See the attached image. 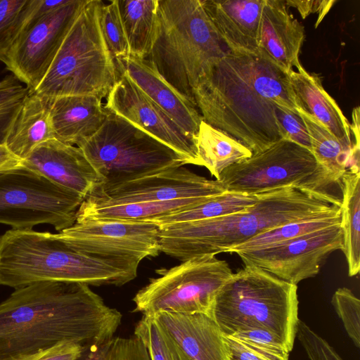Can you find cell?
Listing matches in <instances>:
<instances>
[{
  "label": "cell",
  "instance_id": "1",
  "mask_svg": "<svg viewBox=\"0 0 360 360\" xmlns=\"http://www.w3.org/2000/svg\"><path fill=\"white\" fill-rule=\"evenodd\" d=\"M122 315L89 285L42 281L0 302V360H25L63 342L88 349L112 337Z\"/></svg>",
  "mask_w": 360,
  "mask_h": 360
},
{
  "label": "cell",
  "instance_id": "2",
  "mask_svg": "<svg viewBox=\"0 0 360 360\" xmlns=\"http://www.w3.org/2000/svg\"><path fill=\"white\" fill-rule=\"evenodd\" d=\"M193 96L203 121L252 154L283 139L276 104L300 108L288 74L260 52L229 51L200 78Z\"/></svg>",
  "mask_w": 360,
  "mask_h": 360
},
{
  "label": "cell",
  "instance_id": "3",
  "mask_svg": "<svg viewBox=\"0 0 360 360\" xmlns=\"http://www.w3.org/2000/svg\"><path fill=\"white\" fill-rule=\"evenodd\" d=\"M340 205L341 199L325 190L290 186L269 191L236 213L158 225L160 251L181 262L215 256L266 231Z\"/></svg>",
  "mask_w": 360,
  "mask_h": 360
},
{
  "label": "cell",
  "instance_id": "4",
  "mask_svg": "<svg viewBox=\"0 0 360 360\" xmlns=\"http://www.w3.org/2000/svg\"><path fill=\"white\" fill-rule=\"evenodd\" d=\"M136 275L75 250L58 233L11 229L0 236V285L17 289L58 281L121 286Z\"/></svg>",
  "mask_w": 360,
  "mask_h": 360
},
{
  "label": "cell",
  "instance_id": "5",
  "mask_svg": "<svg viewBox=\"0 0 360 360\" xmlns=\"http://www.w3.org/2000/svg\"><path fill=\"white\" fill-rule=\"evenodd\" d=\"M229 52L200 0H158L155 37L146 59L193 102L200 78Z\"/></svg>",
  "mask_w": 360,
  "mask_h": 360
},
{
  "label": "cell",
  "instance_id": "6",
  "mask_svg": "<svg viewBox=\"0 0 360 360\" xmlns=\"http://www.w3.org/2000/svg\"><path fill=\"white\" fill-rule=\"evenodd\" d=\"M297 286L255 266L233 273L218 291L210 316L224 336L248 328L276 335L290 352L299 322Z\"/></svg>",
  "mask_w": 360,
  "mask_h": 360
},
{
  "label": "cell",
  "instance_id": "7",
  "mask_svg": "<svg viewBox=\"0 0 360 360\" xmlns=\"http://www.w3.org/2000/svg\"><path fill=\"white\" fill-rule=\"evenodd\" d=\"M103 4L101 0L85 1L47 72L30 93L50 98L77 95L107 97L119 72L101 27Z\"/></svg>",
  "mask_w": 360,
  "mask_h": 360
},
{
  "label": "cell",
  "instance_id": "8",
  "mask_svg": "<svg viewBox=\"0 0 360 360\" xmlns=\"http://www.w3.org/2000/svg\"><path fill=\"white\" fill-rule=\"evenodd\" d=\"M108 112L98 131L77 146L103 181L98 188L186 165L172 148L125 119Z\"/></svg>",
  "mask_w": 360,
  "mask_h": 360
},
{
  "label": "cell",
  "instance_id": "9",
  "mask_svg": "<svg viewBox=\"0 0 360 360\" xmlns=\"http://www.w3.org/2000/svg\"><path fill=\"white\" fill-rule=\"evenodd\" d=\"M133 298L134 312L153 317L160 313L210 316L215 297L233 272L215 256L194 257L158 271Z\"/></svg>",
  "mask_w": 360,
  "mask_h": 360
},
{
  "label": "cell",
  "instance_id": "10",
  "mask_svg": "<svg viewBox=\"0 0 360 360\" xmlns=\"http://www.w3.org/2000/svg\"><path fill=\"white\" fill-rule=\"evenodd\" d=\"M217 180L226 191L245 195L290 186L324 190L333 184L309 150L288 139L228 167Z\"/></svg>",
  "mask_w": 360,
  "mask_h": 360
},
{
  "label": "cell",
  "instance_id": "11",
  "mask_svg": "<svg viewBox=\"0 0 360 360\" xmlns=\"http://www.w3.org/2000/svg\"><path fill=\"white\" fill-rule=\"evenodd\" d=\"M84 200L22 165L0 171V224L12 229L46 224L61 231L75 224Z\"/></svg>",
  "mask_w": 360,
  "mask_h": 360
},
{
  "label": "cell",
  "instance_id": "12",
  "mask_svg": "<svg viewBox=\"0 0 360 360\" xmlns=\"http://www.w3.org/2000/svg\"><path fill=\"white\" fill-rule=\"evenodd\" d=\"M58 236L75 250L137 274L141 261L160 251L159 226L149 221L77 219Z\"/></svg>",
  "mask_w": 360,
  "mask_h": 360
},
{
  "label": "cell",
  "instance_id": "13",
  "mask_svg": "<svg viewBox=\"0 0 360 360\" xmlns=\"http://www.w3.org/2000/svg\"><path fill=\"white\" fill-rule=\"evenodd\" d=\"M340 224L255 250L236 253L244 265L260 268L297 285L316 276L328 256L342 249Z\"/></svg>",
  "mask_w": 360,
  "mask_h": 360
},
{
  "label": "cell",
  "instance_id": "14",
  "mask_svg": "<svg viewBox=\"0 0 360 360\" xmlns=\"http://www.w3.org/2000/svg\"><path fill=\"white\" fill-rule=\"evenodd\" d=\"M86 0H69L43 15L20 34L4 64L32 92L51 66Z\"/></svg>",
  "mask_w": 360,
  "mask_h": 360
},
{
  "label": "cell",
  "instance_id": "15",
  "mask_svg": "<svg viewBox=\"0 0 360 360\" xmlns=\"http://www.w3.org/2000/svg\"><path fill=\"white\" fill-rule=\"evenodd\" d=\"M105 108L172 148L185 164L199 165L195 137L179 127L124 73L119 72Z\"/></svg>",
  "mask_w": 360,
  "mask_h": 360
},
{
  "label": "cell",
  "instance_id": "16",
  "mask_svg": "<svg viewBox=\"0 0 360 360\" xmlns=\"http://www.w3.org/2000/svg\"><path fill=\"white\" fill-rule=\"evenodd\" d=\"M226 191L218 180L208 179L180 166L98 188L85 199L111 204L160 202L210 198Z\"/></svg>",
  "mask_w": 360,
  "mask_h": 360
},
{
  "label": "cell",
  "instance_id": "17",
  "mask_svg": "<svg viewBox=\"0 0 360 360\" xmlns=\"http://www.w3.org/2000/svg\"><path fill=\"white\" fill-rule=\"evenodd\" d=\"M22 165L84 199L103 183L79 147L56 139L38 145L22 161Z\"/></svg>",
  "mask_w": 360,
  "mask_h": 360
},
{
  "label": "cell",
  "instance_id": "18",
  "mask_svg": "<svg viewBox=\"0 0 360 360\" xmlns=\"http://www.w3.org/2000/svg\"><path fill=\"white\" fill-rule=\"evenodd\" d=\"M124 73L179 127L196 137L203 120L196 104L168 82L147 59L133 57L115 60Z\"/></svg>",
  "mask_w": 360,
  "mask_h": 360
},
{
  "label": "cell",
  "instance_id": "19",
  "mask_svg": "<svg viewBox=\"0 0 360 360\" xmlns=\"http://www.w3.org/2000/svg\"><path fill=\"white\" fill-rule=\"evenodd\" d=\"M305 37L304 27L289 12L285 0H264L258 50L285 72L302 65L299 55Z\"/></svg>",
  "mask_w": 360,
  "mask_h": 360
},
{
  "label": "cell",
  "instance_id": "20",
  "mask_svg": "<svg viewBox=\"0 0 360 360\" xmlns=\"http://www.w3.org/2000/svg\"><path fill=\"white\" fill-rule=\"evenodd\" d=\"M200 1L229 51L259 52V30L264 0Z\"/></svg>",
  "mask_w": 360,
  "mask_h": 360
},
{
  "label": "cell",
  "instance_id": "21",
  "mask_svg": "<svg viewBox=\"0 0 360 360\" xmlns=\"http://www.w3.org/2000/svg\"><path fill=\"white\" fill-rule=\"evenodd\" d=\"M154 317L192 360H232L224 336L210 316L164 312Z\"/></svg>",
  "mask_w": 360,
  "mask_h": 360
},
{
  "label": "cell",
  "instance_id": "22",
  "mask_svg": "<svg viewBox=\"0 0 360 360\" xmlns=\"http://www.w3.org/2000/svg\"><path fill=\"white\" fill-rule=\"evenodd\" d=\"M101 98L94 96H65L51 98V114L55 139L79 145L102 127L108 115Z\"/></svg>",
  "mask_w": 360,
  "mask_h": 360
},
{
  "label": "cell",
  "instance_id": "23",
  "mask_svg": "<svg viewBox=\"0 0 360 360\" xmlns=\"http://www.w3.org/2000/svg\"><path fill=\"white\" fill-rule=\"evenodd\" d=\"M288 76L299 107L326 127L343 145L352 148L350 123L335 101L324 89L320 76L302 66Z\"/></svg>",
  "mask_w": 360,
  "mask_h": 360
},
{
  "label": "cell",
  "instance_id": "24",
  "mask_svg": "<svg viewBox=\"0 0 360 360\" xmlns=\"http://www.w3.org/2000/svg\"><path fill=\"white\" fill-rule=\"evenodd\" d=\"M51 98L29 93L4 142L8 150L21 161L40 143L55 139Z\"/></svg>",
  "mask_w": 360,
  "mask_h": 360
},
{
  "label": "cell",
  "instance_id": "25",
  "mask_svg": "<svg viewBox=\"0 0 360 360\" xmlns=\"http://www.w3.org/2000/svg\"><path fill=\"white\" fill-rule=\"evenodd\" d=\"M209 198H191L171 201L105 203L84 199L77 219L148 221L184 210Z\"/></svg>",
  "mask_w": 360,
  "mask_h": 360
},
{
  "label": "cell",
  "instance_id": "26",
  "mask_svg": "<svg viewBox=\"0 0 360 360\" xmlns=\"http://www.w3.org/2000/svg\"><path fill=\"white\" fill-rule=\"evenodd\" d=\"M342 192L340 227L343 251L348 274L354 276L360 270V169H347L337 183Z\"/></svg>",
  "mask_w": 360,
  "mask_h": 360
},
{
  "label": "cell",
  "instance_id": "27",
  "mask_svg": "<svg viewBox=\"0 0 360 360\" xmlns=\"http://www.w3.org/2000/svg\"><path fill=\"white\" fill-rule=\"evenodd\" d=\"M302 118L311 141V153L329 180L338 183L347 169L359 168V152L343 145L326 127L302 109Z\"/></svg>",
  "mask_w": 360,
  "mask_h": 360
},
{
  "label": "cell",
  "instance_id": "28",
  "mask_svg": "<svg viewBox=\"0 0 360 360\" xmlns=\"http://www.w3.org/2000/svg\"><path fill=\"white\" fill-rule=\"evenodd\" d=\"M195 139L199 166L206 167L216 179L228 167L252 155L240 141L203 120Z\"/></svg>",
  "mask_w": 360,
  "mask_h": 360
},
{
  "label": "cell",
  "instance_id": "29",
  "mask_svg": "<svg viewBox=\"0 0 360 360\" xmlns=\"http://www.w3.org/2000/svg\"><path fill=\"white\" fill-rule=\"evenodd\" d=\"M129 42L130 56L146 59L150 54L157 27L158 0H117Z\"/></svg>",
  "mask_w": 360,
  "mask_h": 360
},
{
  "label": "cell",
  "instance_id": "30",
  "mask_svg": "<svg viewBox=\"0 0 360 360\" xmlns=\"http://www.w3.org/2000/svg\"><path fill=\"white\" fill-rule=\"evenodd\" d=\"M340 206L290 221L257 235L247 242L231 248L229 252L262 249L274 244L295 238L308 233L340 224Z\"/></svg>",
  "mask_w": 360,
  "mask_h": 360
},
{
  "label": "cell",
  "instance_id": "31",
  "mask_svg": "<svg viewBox=\"0 0 360 360\" xmlns=\"http://www.w3.org/2000/svg\"><path fill=\"white\" fill-rule=\"evenodd\" d=\"M262 194V193H261ZM226 191L184 210L162 216L149 222L158 225L209 219L238 212L255 204L261 196Z\"/></svg>",
  "mask_w": 360,
  "mask_h": 360
},
{
  "label": "cell",
  "instance_id": "32",
  "mask_svg": "<svg viewBox=\"0 0 360 360\" xmlns=\"http://www.w3.org/2000/svg\"><path fill=\"white\" fill-rule=\"evenodd\" d=\"M134 335L144 344L150 360H192L154 316H143Z\"/></svg>",
  "mask_w": 360,
  "mask_h": 360
},
{
  "label": "cell",
  "instance_id": "33",
  "mask_svg": "<svg viewBox=\"0 0 360 360\" xmlns=\"http://www.w3.org/2000/svg\"><path fill=\"white\" fill-rule=\"evenodd\" d=\"M34 0H0V60L4 63L25 29Z\"/></svg>",
  "mask_w": 360,
  "mask_h": 360
},
{
  "label": "cell",
  "instance_id": "34",
  "mask_svg": "<svg viewBox=\"0 0 360 360\" xmlns=\"http://www.w3.org/2000/svg\"><path fill=\"white\" fill-rule=\"evenodd\" d=\"M86 349L87 353L81 360H150L146 346L135 335L114 336Z\"/></svg>",
  "mask_w": 360,
  "mask_h": 360
},
{
  "label": "cell",
  "instance_id": "35",
  "mask_svg": "<svg viewBox=\"0 0 360 360\" xmlns=\"http://www.w3.org/2000/svg\"><path fill=\"white\" fill-rule=\"evenodd\" d=\"M28 88L13 75L0 79V142H4L21 106L29 94Z\"/></svg>",
  "mask_w": 360,
  "mask_h": 360
},
{
  "label": "cell",
  "instance_id": "36",
  "mask_svg": "<svg viewBox=\"0 0 360 360\" xmlns=\"http://www.w3.org/2000/svg\"><path fill=\"white\" fill-rule=\"evenodd\" d=\"M100 23L102 32L115 60L130 56L127 34L120 16L117 0L103 2L101 9Z\"/></svg>",
  "mask_w": 360,
  "mask_h": 360
},
{
  "label": "cell",
  "instance_id": "37",
  "mask_svg": "<svg viewBox=\"0 0 360 360\" xmlns=\"http://www.w3.org/2000/svg\"><path fill=\"white\" fill-rule=\"evenodd\" d=\"M334 310L354 345L360 347V300L347 288H338L331 300Z\"/></svg>",
  "mask_w": 360,
  "mask_h": 360
},
{
  "label": "cell",
  "instance_id": "38",
  "mask_svg": "<svg viewBox=\"0 0 360 360\" xmlns=\"http://www.w3.org/2000/svg\"><path fill=\"white\" fill-rule=\"evenodd\" d=\"M296 338L309 360H342L324 338L300 319L297 327Z\"/></svg>",
  "mask_w": 360,
  "mask_h": 360
},
{
  "label": "cell",
  "instance_id": "39",
  "mask_svg": "<svg viewBox=\"0 0 360 360\" xmlns=\"http://www.w3.org/2000/svg\"><path fill=\"white\" fill-rule=\"evenodd\" d=\"M275 112L283 139L290 140L311 152L309 132L299 112L278 104Z\"/></svg>",
  "mask_w": 360,
  "mask_h": 360
},
{
  "label": "cell",
  "instance_id": "40",
  "mask_svg": "<svg viewBox=\"0 0 360 360\" xmlns=\"http://www.w3.org/2000/svg\"><path fill=\"white\" fill-rule=\"evenodd\" d=\"M229 337L280 356H289L290 352L278 337L264 328L245 329L238 331Z\"/></svg>",
  "mask_w": 360,
  "mask_h": 360
},
{
  "label": "cell",
  "instance_id": "41",
  "mask_svg": "<svg viewBox=\"0 0 360 360\" xmlns=\"http://www.w3.org/2000/svg\"><path fill=\"white\" fill-rule=\"evenodd\" d=\"M224 340L232 360H289V356L259 349L232 337L224 336Z\"/></svg>",
  "mask_w": 360,
  "mask_h": 360
},
{
  "label": "cell",
  "instance_id": "42",
  "mask_svg": "<svg viewBox=\"0 0 360 360\" xmlns=\"http://www.w3.org/2000/svg\"><path fill=\"white\" fill-rule=\"evenodd\" d=\"M86 348L73 342H63L40 351L25 360H81Z\"/></svg>",
  "mask_w": 360,
  "mask_h": 360
},
{
  "label": "cell",
  "instance_id": "43",
  "mask_svg": "<svg viewBox=\"0 0 360 360\" xmlns=\"http://www.w3.org/2000/svg\"><path fill=\"white\" fill-rule=\"evenodd\" d=\"M335 2V1L333 0L285 1L288 6H293L300 12L302 18H305L310 13H317L318 20L316 27L321 22Z\"/></svg>",
  "mask_w": 360,
  "mask_h": 360
},
{
  "label": "cell",
  "instance_id": "44",
  "mask_svg": "<svg viewBox=\"0 0 360 360\" xmlns=\"http://www.w3.org/2000/svg\"><path fill=\"white\" fill-rule=\"evenodd\" d=\"M22 161L12 154L4 145L0 142V171L20 167Z\"/></svg>",
  "mask_w": 360,
  "mask_h": 360
}]
</instances>
